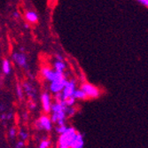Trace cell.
Here are the masks:
<instances>
[{
	"label": "cell",
	"instance_id": "cell-10",
	"mask_svg": "<svg viewBox=\"0 0 148 148\" xmlns=\"http://www.w3.org/2000/svg\"><path fill=\"white\" fill-rule=\"evenodd\" d=\"M26 19L31 23H36L38 21V16L35 12H28L26 13Z\"/></svg>",
	"mask_w": 148,
	"mask_h": 148
},
{
	"label": "cell",
	"instance_id": "cell-31",
	"mask_svg": "<svg viewBox=\"0 0 148 148\" xmlns=\"http://www.w3.org/2000/svg\"><path fill=\"white\" fill-rule=\"evenodd\" d=\"M25 28L26 29H29V25L28 24H25Z\"/></svg>",
	"mask_w": 148,
	"mask_h": 148
},
{
	"label": "cell",
	"instance_id": "cell-14",
	"mask_svg": "<svg viewBox=\"0 0 148 148\" xmlns=\"http://www.w3.org/2000/svg\"><path fill=\"white\" fill-rule=\"evenodd\" d=\"M24 90H25V91L29 94V95H30V96H32V97H35V95H34V92L32 91V88H31V86L29 85V84H24Z\"/></svg>",
	"mask_w": 148,
	"mask_h": 148
},
{
	"label": "cell",
	"instance_id": "cell-29",
	"mask_svg": "<svg viewBox=\"0 0 148 148\" xmlns=\"http://www.w3.org/2000/svg\"><path fill=\"white\" fill-rule=\"evenodd\" d=\"M13 15H14V17H16V18H18V17H19L18 12H14V13H13Z\"/></svg>",
	"mask_w": 148,
	"mask_h": 148
},
{
	"label": "cell",
	"instance_id": "cell-19",
	"mask_svg": "<svg viewBox=\"0 0 148 148\" xmlns=\"http://www.w3.org/2000/svg\"><path fill=\"white\" fill-rule=\"evenodd\" d=\"M9 135H10L11 138H14V137H15V135H16V130H15L14 128H12V129L10 130V131H9Z\"/></svg>",
	"mask_w": 148,
	"mask_h": 148
},
{
	"label": "cell",
	"instance_id": "cell-11",
	"mask_svg": "<svg viewBox=\"0 0 148 148\" xmlns=\"http://www.w3.org/2000/svg\"><path fill=\"white\" fill-rule=\"evenodd\" d=\"M73 97L75 99H84L87 98V95L85 94V92L83 90H75L73 93Z\"/></svg>",
	"mask_w": 148,
	"mask_h": 148
},
{
	"label": "cell",
	"instance_id": "cell-6",
	"mask_svg": "<svg viewBox=\"0 0 148 148\" xmlns=\"http://www.w3.org/2000/svg\"><path fill=\"white\" fill-rule=\"evenodd\" d=\"M66 83V79H63V80H58V81H53V82H51V90L52 92H54V93H58V92H60L65 84Z\"/></svg>",
	"mask_w": 148,
	"mask_h": 148
},
{
	"label": "cell",
	"instance_id": "cell-1",
	"mask_svg": "<svg viewBox=\"0 0 148 148\" xmlns=\"http://www.w3.org/2000/svg\"><path fill=\"white\" fill-rule=\"evenodd\" d=\"M76 135V131L74 128H66V130L61 133V136L59 139L60 148H69L70 147L71 142Z\"/></svg>",
	"mask_w": 148,
	"mask_h": 148
},
{
	"label": "cell",
	"instance_id": "cell-23",
	"mask_svg": "<svg viewBox=\"0 0 148 148\" xmlns=\"http://www.w3.org/2000/svg\"><path fill=\"white\" fill-rule=\"evenodd\" d=\"M66 112L69 113V114H70V115H72V114H74V113H75V110L73 109V108H68L66 109Z\"/></svg>",
	"mask_w": 148,
	"mask_h": 148
},
{
	"label": "cell",
	"instance_id": "cell-16",
	"mask_svg": "<svg viewBox=\"0 0 148 148\" xmlns=\"http://www.w3.org/2000/svg\"><path fill=\"white\" fill-rule=\"evenodd\" d=\"M49 146H50V141H48V140H44V141H42L41 144H40V145H39L40 148H47V147H49Z\"/></svg>",
	"mask_w": 148,
	"mask_h": 148
},
{
	"label": "cell",
	"instance_id": "cell-21",
	"mask_svg": "<svg viewBox=\"0 0 148 148\" xmlns=\"http://www.w3.org/2000/svg\"><path fill=\"white\" fill-rule=\"evenodd\" d=\"M20 136H21V138L23 139V140H25V139H27V138H28V134H27L26 132H21L20 133Z\"/></svg>",
	"mask_w": 148,
	"mask_h": 148
},
{
	"label": "cell",
	"instance_id": "cell-22",
	"mask_svg": "<svg viewBox=\"0 0 148 148\" xmlns=\"http://www.w3.org/2000/svg\"><path fill=\"white\" fill-rule=\"evenodd\" d=\"M138 1L139 3H141L142 5H144L145 7L148 6V0H138Z\"/></svg>",
	"mask_w": 148,
	"mask_h": 148
},
{
	"label": "cell",
	"instance_id": "cell-28",
	"mask_svg": "<svg viewBox=\"0 0 148 148\" xmlns=\"http://www.w3.org/2000/svg\"><path fill=\"white\" fill-rule=\"evenodd\" d=\"M57 59H58V60H60V61H62V58L60 57V56H59V55H57Z\"/></svg>",
	"mask_w": 148,
	"mask_h": 148
},
{
	"label": "cell",
	"instance_id": "cell-15",
	"mask_svg": "<svg viewBox=\"0 0 148 148\" xmlns=\"http://www.w3.org/2000/svg\"><path fill=\"white\" fill-rule=\"evenodd\" d=\"M75 99L73 96H70V97H69L66 99H65V103H66V105L68 106H73L75 104Z\"/></svg>",
	"mask_w": 148,
	"mask_h": 148
},
{
	"label": "cell",
	"instance_id": "cell-4",
	"mask_svg": "<svg viewBox=\"0 0 148 148\" xmlns=\"http://www.w3.org/2000/svg\"><path fill=\"white\" fill-rule=\"evenodd\" d=\"M82 90L85 92L87 98H97L99 95V90L90 84H84L82 86Z\"/></svg>",
	"mask_w": 148,
	"mask_h": 148
},
{
	"label": "cell",
	"instance_id": "cell-13",
	"mask_svg": "<svg viewBox=\"0 0 148 148\" xmlns=\"http://www.w3.org/2000/svg\"><path fill=\"white\" fill-rule=\"evenodd\" d=\"M3 71L5 75H8L11 71V66L7 60H5L3 61Z\"/></svg>",
	"mask_w": 148,
	"mask_h": 148
},
{
	"label": "cell",
	"instance_id": "cell-9",
	"mask_svg": "<svg viewBox=\"0 0 148 148\" xmlns=\"http://www.w3.org/2000/svg\"><path fill=\"white\" fill-rule=\"evenodd\" d=\"M42 104L44 110L46 113H49L51 111V98L48 93H44L42 95Z\"/></svg>",
	"mask_w": 148,
	"mask_h": 148
},
{
	"label": "cell",
	"instance_id": "cell-3",
	"mask_svg": "<svg viewBox=\"0 0 148 148\" xmlns=\"http://www.w3.org/2000/svg\"><path fill=\"white\" fill-rule=\"evenodd\" d=\"M75 84L74 81H71V82H68L66 81V83L63 88V93L61 94L62 95V100H65L66 99L69 97L70 96H73V93L75 91Z\"/></svg>",
	"mask_w": 148,
	"mask_h": 148
},
{
	"label": "cell",
	"instance_id": "cell-26",
	"mask_svg": "<svg viewBox=\"0 0 148 148\" xmlns=\"http://www.w3.org/2000/svg\"><path fill=\"white\" fill-rule=\"evenodd\" d=\"M11 118H12V114H9L6 115V119H7V120H10Z\"/></svg>",
	"mask_w": 148,
	"mask_h": 148
},
{
	"label": "cell",
	"instance_id": "cell-25",
	"mask_svg": "<svg viewBox=\"0 0 148 148\" xmlns=\"http://www.w3.org/2000/svg\"><path fill=\"white\" fill-rule=\"evenodd\" d=\"M29 107H30V109H34L35 107H36V104H34V103H30Z\"/></svg>",
	"mask_w": 148,
	"mask_h": 148
},
{
	"label": "cell",
	"instance_id": "cell-24",
	"mask_svg": "<svg viewBox=\"0 0 148 148\" xmlns=\"http://www.w3.org/2000/svg\"><path fill=\"white\" fill-rule=\"evenodd\" d=\"M23 146H24V143L23 142H19L18 145H16L17 148H21V147H23Z\"/></svg>",
	"mask_w": 148,
	"mask_h": 148
},
{
	"label": "cell",
	"instance_id": "cell-27",
	"mask_svg": "<svg viewBox=\"0 0 148 148\" xmlns=\"http://www.w3.org/2000/svg\"><path fill=\"white\" fill-rule=\"evenodd\" d=\"M1 119L2 120H5L6 119V114H2L1 115Z\"/></svg>",
	"mask_w": 148,
	"mask_h": 148
},
{
	"label": "cell",
	"instance_id": "cell-8",
	"mask_svg": "<svg viewBox=\"0 0 148 148\" xmlns=\"http://www.w3.org/2000/svg\"><path fill=\"white\" fill-rule=\"evenodd\" d=\"M84 145V141L83 136L76 133L75 137L74 138L73 141L71 142L70 147L71 148H83Z\"/></svg>",
	"mask_w": 148,
	"mask_h": 148
},
{
	"label": "cell",
	"instance_id": "cell-2",
	"mask_svg": "<svg viewBox=\"0 0 148 148\" xmlns=\"http://www.w3.org/2000/svg\"><path fill=\"white\" fill-rule=\"evenodd\" d=\"M42 74L43 75L51 82H53V81H58V80H63L65 79V76L63 75L62 72H54L48 68H44L42 69Z\"/></svg>",
	"mask_w": 148,
	"mask_h": 148
},
{
	"label": "cell",
	"instance_id": "cell-17",
	"mask_svg": "<svg viewBox=\"0 0 148 148\" xmlns=\"http://www.w3.org/2000/svg\"><path fill=\"white\" fill-rule=\"evenodd\" d=\"M16 91H17V95L19 96V98L20 99H22V97H23V95H22V90H21V87L18 84L17 85V87H16Z\"/></svg>",
	"mask_w": 148,
	"mask_h": 148
},
{
	"label": "cell",
	"instance_id": "cell-12",
	"mask_svg": "<svg viewBox=\"0 0 148 148\" xmlns=\"http://www.w3.org/2000/svg\"><path fill=\"white\" fill-rule=\"evenodd\" d=\"M54 66H55V69H56L57 72H62V73H63L64 69H66L65 64H64L62 61H60V60L56 61L55 64H54Z\"/></svg>",
	"mask_w": 148,
	"mask_h": 148
},
{
	"label": "cell",
	"instance_id": "cell-18",
	"mask_svg": "<svg viewBox=\"0 0 148 148\" xmlns=\"http://www.w3.org/2000/svg\"><path fill=\"white\" fill-rule=\"evenodd\" d=\"M66 127L65 124H64V125H60V126L59 128H57L56 130H57V132H58V133H60V134H61V133H63V132L66 130Z\"/></svg>",
	"mask_w": 148,
	"mask_h": 148
},
{
	"label": "cell",
	"instance_id": "cell-30",
	"mask_svg": "<svg viewBox=\"0 0 148 148\" xmlns=\"http://www.w3.org/2000/svg\"><path fill=\"white\" fill-rule=\"evenodd\" d=\"M3 110H4L3 106H2V105H0V111H3Z\"/></svg>",
	"mask_w": 148,
	"mask_h": 148
},
{
	"label": "cell",
	"instance_id": "cell-7",
	"mask_svg": "<svg viewBox=\"0 0 148 148\" xmlns=\"http://www.w3.org/2000/svg\"><path fill=\"white\" fill-rule=\"evenodd\" d=\"M12 59L14 60L22 68H27V58L25 56L24 53H13Z\"/></svg>",
	"mask_w": 148,
	"mask_h": 148
},
{
	"label": "cell",
	"instance_id": "cell-5",
	"mask_svg": "<svg viewBox=\"0 0 148 148\" xmlns=\"http://www.w3.org/2000/svg\"><path fill=\"white\" fill-rule=\"evenodd\" d=\"M37 127L39 129H43V130H45L47 131L51 130V119L48 116H46V115L42 116L41 118L39 119L38 122H37Z\"/></svg>",
	"mask_w": 148,
	"mask_h": 148
},
{
	"label": "cell",
	"instance_id": "cell-20",
	"mask_svg": "<svg viewBox=\"0 0 148 148\" xmlns=\"http://www.w3.org/2000/svg\"><path fill=\"white\" fill-rule=\"evenodd\" d=\"M51 121L53 123H57V121H58V115L56 113H53V114L51 115Z\"/></svg>",
	"mask_w": 148,
	"mask_h": 148
}]
</instances>
